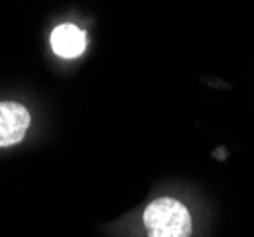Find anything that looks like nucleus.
<instances>
[{
    "instance_id": "f03ea898",
    "label": "nucleus",
    "mask_w": 254,
    "mask_h": 237,
    "mask_svg": "<svg viewBox=\"0 0 254 237\" xmlns=\"http://www.w3.org/2000/svg\"><path fill=\"white\" fill-rule=\"evenodd\" d=\"M31 125V114L21 103L0 101V148L21 142Z\"/></svg>"
},
{
    "instance_id": "f257e3e1",
    "label": "nucleus",
    "mask_w": 254,
    "mask_h": 237,
    "mask_svg": "<svg viewBox=\"0 0 254 237\" xmlns=\"http://www.w3.org/2000/svg\"><path fill=\"white\" fill-rule=\"evenodd\" d=\"M142 222L148 237H190V211L175 197H158L144 209Z\"/></svg>"
},
{
    "instance_id": "7ed1b4c3",
    "label": "nucleus",
    "mask_w": 254,
    "mask_h": 237,
    "mask_svg": "<svg viewBox=\"0 0 254 237\" xmlns=\"http://www.w3.org/2000/svg\"><path fill=\"white\" fill-rule=\"evenodd\" d=\"M52 52L61 59H76L85 52L87 36L85 31L74 23H61L50 34Z\"/></svg>"
}]
</instances>
